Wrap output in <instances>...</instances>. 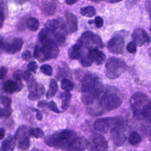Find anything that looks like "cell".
<instances>
[{
  "label": "cell",
  "mask_w": 151,
  "mask_h": 151,
  "mask_svg": "<svg viewBox=\"0 0 151 151\" xmlns=\"http://www.w3.org/2000/svg\"><path fill=\"white\" fill-rule=\"evenodd\" d=\"M103 91V85L99 77L91 73L86 74L82 80L81 101L85 104H90L97 99Z\"/></svg>",
  "instance_id": "6da1fadb"
},
{
  "label": "cell",
  "mask_w": 151,
  "mask_h": 151,
  "mask_svg": "<svg viewBox=\"0 0 151 151\" xmlns=\"http://www.w3.org/2000/svg\"><path fill=\"white\" fill-rule=\"evenodd\" d=\"M77 137V133L75 131L73 130H63L46 136L44 141L50 147L67 149Z\"/></svg>",
  "instance_id": "7a4b0ae2"
},
{
  "label": "cell",
  "mask_w": 151,
  "mask_h": 151,
  "mask_svg": "<svg viewBox=\"0 0 151 151\" xmlns=\"http://www.w3.org/2000/svg\"><path fill=\"white\" fill-rule=\"evenodd\" d=\"M59 53L58 44L52 40H48L41 44V45H35L34 56L40 62L54 59Z\"/></svg>",
  "instance_id": "3957f363"
},
{
  "label": "cell",
  "mask_w": 151,
  "mask_h": 151,
  "mask_svg": "<svg viewBox=\"0 0 151 151\" xmlns=\"http://www.w3.org/2000/svg\"><path fill=\"white\" fill-rule=\"evenodd\" d=\"M99 99V104L106 111H111L119 107L122 103L121 94L114 88L109 87L102 93Z\"/></svg>",
  "instance_id": "277c9868"
},
{
  "label": "cell",
  "mask_w": 151,
  "mask_h": 151,
  "mask_svg": "<svg viewBox=\"0 0 151 151\" xmlns=\"http://www.w3.org/2000/svg\"><path fill=\"white\" fill-rule=\"evenodd\" d=\"M149 101L148 96L144 93L138 92L133 94L130 99V103L133 113L136 117L143 119L144 111Z\"/></svg>",
  "instance_id": "5b68a950"
},
{
  "label": "cell",
  "mask_w": 151,
  "mask_h": 151,
  "mask_svg": "<svg viewBox=\"0 0 151 151\" xmlns=\"http://www.w3.org/2000/svg\"><path fill=\"white\" fill-rule=\"evenodd\" d=\"M105 68L106 76L110 79H116L125 71L126 64L120 58L110 57L106 61Z\"/></svg>",
  "instance_id": "8992f818"
},
{
  "label": "cell",
  "mask_w": 151,
  "mask_h": 151,
  "mask_svg": "<svg viewBox=\"0 0 151 151\" xmlns=\"http://www.w3.org/2000/svg\"><path fill=\"white\" fill-rule=\"evenodd\" d=\"M125 121L122 117H106L97 119L94 123V129L102 133H107L115 127H125Z\"/></svg>",
  "instance_id": "52a82bcc"
},
{
  "label": "cell",
  "mask_w": 151,
  "mask_h": 151,
  "mask_svg": "<svg viewBox=\"0 0 151 151\" xmlns=\"http://www.w3.org/2000/svg\"><path fill=\"white\" fill-rule=\"evenodd\" d=\"M88 151H108V144L106 138L101 134L93 133L87 139Z\"/></svg>",
  "instance_id": "ba28073f"
},
{
  "label": "cell",
  "mask_w": 151,
  "mask_h": 151,
  "mask_svg": "<svg viewBox=\"0 0 151 151\" xmlns=\"http://www.w3.org/2000/svg\"><path fill=\"white\" fill-rule=\"evenodd\" d=\"M28 129L25 126H20L15 134V140L18 143V147L22 150H27L30 145Z\"/></svg>",
  "instance_id": "9c48e42d"
},
{
  "label": "cell",
  "mask_w": 151,
  "mask_h": 151,
  "mask_svg": "<svg viewBox=\"0 0 151 151\" xmlns=\"http://www.w3.org/2000/svg\"><path fill=\"white\" fill-rule=\"evenodd\" d=\"M79 40L82 42L83 47L84 45L88 48H91V45H96L100 48L104 47L103 42L100 37L97 34H94L91 31H86L83 33Z\"/></svg>",
  "instance_id": "30bf717a"
},
{
  "label": "cell",
  "mask_w": 151,
  "mask_h": 151,
  "mask_svg": "<svg viewBox=\"0 0 151 151\" xmlns=\"http://www.w3.org/2000/svg\"><path fill=\"white\" fill-rule=\"evenodd\" d=\"M124 39L121 35H115L107 42V47L109 51L114 54H121L123 51Z\"/></svg>",
  "instance_id": "8fae6325"
},
{
  "label": "cell",
  "mask_w": 151,
  "mask_h": 151,
  "mask_svg": "<svg viewBox=\"0 0 151 151\" xmlns=\"http://www.w3.org/2000/svg\"><path fill=\"white\" fill-rule=\"evenodd\" d=\"M133 41L138 46L147 45L150 42V38L147 32L143 28L135 29L132 33Z\"/></svg>",
  "instance_id": "7c38bea8"
},
{
  "label": "cell",
  "mask_w": 151,
  "mask_h": 151,
  "mask_svg": "<svg viewBox=\"0 0 151 151\" xmlns=\"http://www.w3.org/2000/svg\"><path fill=\"white\" fill-rule=\"evenodd\" d=\"M124 127L123 126L115 127L110 130V137L113 143L117 146H120L126 141Z\"/></svg>",
  "instance_id": "4fadbf2b"
},
{
  "label": "cell",
  "mask_w": 151,
  "mask_h": 151,
  "mask_svg": "<svg viewBox=\"0 0 151 151\" xmlns=\"http://www.w3.org/2000/svg\"><path fill=\"white\" fill-rule=\"evenodd\" d=\"M29 91L28 98L31 100L39 99L44 93V87L42 85L38 84L34 81H31L28 86Z\"/></svg>",
  "instance_id": "5bb4252c"
},
{
  "label": "cell",
  "mask_w": 151,
  "mask_h": 151,
  "mask_svg": "<svg viewBox=\"0 0 151 151\" xmlns=\"http://www.w3.org/2000/svg\"><path fill=\"white\" fill-rule=\"evenodd\" d=\"M23 45V40L20 38H14L4 44V50L8 53L14 54L21 50Z\"/></svg>",
  "instance_id": "9a60e30c"
},
{
  "label": "cell",
  "mask_w": 151,
  "mask_h": 151,
  "mask_svg": "<svg viewBox=\"0 0 151 151\" xmlns=\"http://www.w3.org/2000/svg\"><path fill=\"white\" fill-rule=\"evenodd\" d=\"M87 55L92 63L94 62L97 65L102 64L106 59L104 53L96 47L88 48Z\"/></svg>",
  "instance_id": "2e32d148"
},
{
  "label": "cell",
  "mask_w": 151,
  "mask_h": 151,
  "mask_svg": "<svg viewBox=\"0 0 151 151\" xmlns=\"http://www.w3.org/2000/svg\"><path fill=\"white\" fill-rule=\"evenodd\" d=\"M87 147V139L77 137L67 147V151H84Z\"/></svg>",
  "instance_id": "e0dca14e"
},
{
  "label": "cell",
  "mask_w": 151,
  "mask_h": 151,
  "mask_svg": "<svg viewBox=\"0 0 151 151\" xmlns=\"http://www.w3.org/2000/svg\"><path fill=\"white\" fill-rule=\"evenodd\" d=\"M65 18L68 31L70 33L76 32L78 29V21L76 16L72 13L67 12L65 14Z\"/></svg>",
  "instance_id": "ac0fdd59"
},
{
  "label": "cell",
  "mask_w": 151,
  "mask_h": 151,
  "mask_svg": "<svg viewBox=\"0 0 151 151\" xmlns=\"http://www.w3.org/2000/svg\"><path fill=\"white\" fill-rule=\"evenodd\" d=\"M82 47L83 43L80 40H78L77 42L68 50V56L72 60H77L79 58L81 53Z\"/></svg>",
  "instance_id": "d6986e66"
},
{
  "label": "cell",
  "mask_w": 151,
  "mask_h": 151,
  "mask_svg": "<svg viewBox=\"0 0 151 151\" xmlns=\"http://www.w3.org/2000/svg\"><path fill=\"white\" fill-rule=\"evenodd\" d=\"M15 145V139L11 135L8 136L2 142L1 151H13Z\"/></svg>",
  "instance_id": "ffe728a7"
},
{
  "label": "cell",
  "mask_w": 151,
  "mask_h": 151,
  "mask_svg": "<svg viewBox=\"0 0 151 151\" xmlns=\"http://www.w3.org/2000/svg\"><path fill=\"white\" fill-rule=\"evenodd\" d=\"M60 98L62 101L61 108L64 110L67 109L70 104L71 99V94L68 91H65L62 93L60 94Z\"/></svg>",
  "instance_id": "44dd1931"
},
{
  "label": "cell",
  "mask_w": 151,
  "mask_h": 151,
  "mask_svg": "<svg viewBox=\"0 0 151 151\" xmlns=\"http://www.w3.org/2000/svg\"><path fill=\"white\" fill-rule=\"evenodd\" d=\"M80 12L83 16L91 18L96 14V11L94 6H87L86 7L81 8L80 10Z\"/></svg>",
  "instance_id": "7402d4cb"
},
{
  "label": "cell",
  "mask_w": 151,
  "mask_h": 151,
  "mask_svg": "<svg viewBox=\"0 0 151 151\" xmlns=\"http://www.w3.org/2000/svg\"><path fill=\"white\" fill-rule=\"evenodd\" d=\"M57 89H58V84L57 81L54 79H51L50 80L49 90L47 93V95H46L47 98L49 99L53 97L55 94V93L57 92Z\"/></svg>",
  "instance_id": "603a6c76"
},
{
  "label": "cell",
  "mask_w": 151,
  "mask_h": 151,
  "mask_svg": "<svg viewBox=\"0 0 151 151\" xmlns=\"http://www.w3.org/2000/svg\"><path fill=\"white\" fill-rule=\"evenodd\" d=\"M26 25L27 28L31 31H37L39 28L40 24L37 19L35 18H29L26 22Z\"/></svg>",
  "instance_id": "cb8c5ba5"
},
{
  "label": "cell",
  "mask_w": 151,
  "mask_h": 151,
  "mask_svg": "<svg viewBox=\"0 0 151 151\" xmlns=\"http://www.w3.org/2000/svg\"><path fill=\"white\" fill-rule=\"evenodd\" d=\"M4 90L8 93H12L18 91V86L17 83L12 80L7 81L4 86Z\"/></svg>",
  "instance_id": "d4e9b609"
},
{
  "label": "cell",
  "mask_w": 151,
  "mask_h": 151,
  "mask_svg": "<svg viewBox=\"0 0 151 151\" xmlns=\"http://www.w3.org/2000/svg\"><path fill=\"white\" fill-rule=\"evenodd\" d=\"M142 140L140 135L136 131H133L130 133L129 137V142L132 145H136L139 144Z\"/></svg>",
  "instance_id": "484cf974"
},
{
  "label": "cell",
  "mask_w": 151,
  "mask_h": 151,
  "mask_svg": "<svg viewBox=\"0 0 151 151\" xmlns=\"http://www.w3.org/2000/svg\"><path fill=\"white\" fill-rule=\"evenodd\" d=\"M56 10V5L52 2H48L47 4L44 5L42 8L43 12L47 15H53V14L55 12Z\"/></svg>",
  "instance_id": "4316f807"
},
{
  "label": "cell",
  "mask_w": 151,
  "mask_h": 151,
  "mask_svg": "<svg viewBox=\"0 0 151 151\" xmlns=\"http://www.w3.org/2000/svg\"><path fill=\"white\" fill-rule=\"evenodd\" d=\"M61 87L65 91H71L74 88V84L68 79L64 78L61 81Z\"/></svg>",
  "instance_id": "83f0119b"
},
{
  "label": "cell",
  "mask_w": 151,
  "mask_h": 151,
  "mask_svg": "<svg viewBox=\"0 0 151 151\" xmlns=\"http://www.w3.org/2000/svg\"><path fill=\"white\" fill-rule=\"evenodd\" d=\"M80 62L81 64L84 67H90L92 64V61L89 58L87 52V54H81L79 57Z\"/></svg>",
  "instance_id": "f1b7e54d"
},
{
  "label": "cell",
  "mask_w": 151,
  "mask_h": 151,
  "mask_svg": "<svg viewBox=\"0 0 151 151\" xmlns=\"http://www.w3.org/2000/svg\"><path fill=\"white\" fill-rule=\"evenodd\" d=\"M12 112V110L10 107L0 108V117H8Z\"/></svg>",
  "instance_id": "f546056e"
},
{
  "label": "cell",
  "mask_w": 151,
  "mask_h": 151,
  "mask_svg": "<svg viewBox=\"0 0 151 151\" xmlns=\"http://www.w3.org/2000/svg\"><path fill=\"white\" fill-rule=\"evenodd\" d=\"M143 119L151 122V101H149L143 113Z\"/></svg>",
  "instance_id": "4dcf8cb0"
},
{
  "label": "cell",
  "mask_w": 151,
  "mask_h": 151,
  "mask_svg": "<svg viewBox=\"0 0 151 151\" xmlns=\"http://www.w3.org/2000/svg\"><path fill=\"white\" fill-rule=\"evenodd\" d=\"M41 71L47 76H51L52 74V68L48 64H43L41 66Z\"/></svg>",
  "instance_id": "1f68e13d"
},
{
  "label": "cell",
  "mask_w": 151,
  "mask_h": 151,
  "mask_svg": "<svg viewBox=\"0 0 151 151\" xmlns=\"http://www.w3.org/2000/svg\"><path fill=\"white\" fill-rule=\"evenodd\" d=\"M30 134L36 138H39L44 136V132L41 129L37 127L31 129L30 130Z\"/></svg>",
  "instance_id": "d6a6232c"
},
{
  "label": "cell",
  "mask_w": 151,
  "mask_h": 151,
  "mask_svg": "<svg viewBox=\"0 0 151 151\" xmlns=\"http://www.w3.org/2000/svg\"><path fill=\"white\" fill-rule=\"evenodd\" d=\"M5 19L4 2L0 1V29L2 27Z\"/></svg>",
  "instance_id": "836d02e7"
},
{
  "label": "cell",
  "mask_w": 151,
  "mask_h": 151,
  "mask_svg": "<svg viewBox=\"0 0 151 151\" xmlns=\"http://www.w3.org/2000/svg\"><path fill=\"white\" fill-rule=\"evenodd\" d=\"M126 50L130 53H134L136 51V45L133 41L129 42L126 46Z\"/></svg>",
  "instance_id": "e575fe53"
},
{
  "label": "cell",
  "mask_w": 151,
  "mask_h": 151,
  "mask_svg": "<svg viewBox=\"0 0 151 151\" xmlns=\"http://www.w3.org/2000/svg\"><path fill=\"white\" fill-rule=\"evenodd\" d=\"M1 103L5 107H10L11 104V99L6 96H3L1 98Z\"/></svg>",
  "instance_id": "d590c367"
},
{
  "label": "cell",
  "mask_w": 151,
  "mask_h": 151,
  "mask_svg": "<svg viewBox=\"0 0 151 151\" xmlns=\"http://www.w3.org/2000/svg\"><path fill=\"white\" fill-rule=\"evenodd\" d=\"M48 107L51 110H52V111L55 112V113H61V111H60L58 108H57V106L55 104V103L53 101H51L50 103H48Z\"/></svg>",
  "instance_id": "8d00e7d4"
},
{
  "label": "cell",
  "mask_w": 151,
  "mask_h": 151,
  "mask_svg": "<svg viewBox=\"0 0 151 151\" xmlns=\"http://www.w3.org/2000/svg\"><path fill=\"white\" fill-rule=\"evenodd\" d=\"M94 22L95 24L96 27L98 28H101L103 25V19L100 16H97L95 18Z\"/></svg>",
  "instance_id": "74e56055"
},
{
  "label": "cell",
  "mask_w": 151,
  "mask_h": 151,
  "mask_svg": "<svg viewBox=\"0 0 151 151\" xmlns=\"http://www.w3.org/2000/svg\"><path fill=\"white\" fill-rule=\"evenodd\" d=\"M27 68L29 71H31L33 72H35L37 69L38 68V65L36 62L35 61H32L30 62L28 65H27Z\"/></svg>",
  "instance_id": "f35d334b"
},
{
  "label": "cell",
  "mask_w": 151,
  "mask_h": 151,
  "mask_svg": "<svg viewBox=\"0 0 151 151\" xmlns=\"http://www.w3.org/2000/svg\"><path fill=\"white\" fill-rule=\"evenodd\" d=\"M31 57V53L29 51H25L22 54V58L24 60H28Z\"/></svg>",
  "instance_id": "ab89813d"
},
{
  "label": "cell",
  "mask_w": 151,
  "mask_h": 151,
  "mask_svg": "<svg viewBox=\"0 0 151 151\" xmlns=\"http://www.w3.org/2000/svg\"><path fill=\"white\" fill-rule=\"evenodd\" d=\"M7 68L5 67H1L0 68V80L3 79L7 74Z\"/></svg>",
  "instance_id": "60d3db41"
},
{
  "label": "cell",
  "mask_w": 151,
  "mask_h": 151,
  "mask_svg": "<svg viewBox=\"0 0 151 151\" xmlns=\"http://www.w3.org/2000/svg\"><path fill=\"white\" fill-rule=\"evenodd\" d=\"M14 77L17 80H20L22 78V73L20 70H17L14 73Z\"/></svg>",
  "instance_id": "b9f144b4"
},
{
  "label": "cell",
  "mask_w": 151,
  "mask_h": 151,
  "mask_svg": "<svg viewBox=\"0 0 151 151\" xmlns=\"http://www.w3.org/2000/svg\"><path fill=\"white\" fill-rule=\"evenodd\" d=\"M30 77H31V74L27 71H25L22 73V78L25 81H28L29 80Z\"/></svg>",
  "instance_id": "7bdbcfd3"
},
{
  "label": "cell",
  "mask_w": 151,
  "mask_h": 151,
  "mask_svg": "<svg viewBox=\"0 0 151 151\" xmlns=\"http://www.w3.org/2000/svg\"><path fill=\"white\" fill-rule=\"evenodd\" d=\"M146 10L149 13V15L150 16V18L151 19V1H147L146 4Z\"/></svg>",
  "instance_id": "ee69618b"
},
{
  "label": "cell",
  "mask_w": 151,
  "mask_h": 151,
  "mask_svg": "<svg viewBox=\"0 0 151 151\" xmlns=\"http://www.w3.org/2000/svg\"><path fill=\"white\" fill-rule=\"evenodd\" d=\"M48 102L44 100L40 101L38 104V106L39 107H48Z\"/></svg>",
  "instance_id": "f6af8a7d"
},
{
  "label": "cell",
  "mask_w": 151,
  "mask_h": 151,
  "mask_svg": "<svg viewBox=\"0 0 151 151\" xmlns=\"http://www.w3.org/2000/svg\"><path fill=\"white\" fill-rule=\"evenodd\" d=\"M34 111H36V117H37V119L38 120H41V119H42V114H41V111L38 110V109H34Z\"/></svg>",
  "instance_id": "bcb514c9"
},
{
  "label": "cell",
  "mask_w": 151,
  "mask_h": 151,
  "mask_svg": "<svg viewBox=\"0 0 151 151\" xmlns=\"http://www.w3.org/2000/svg\"><path fill=\"white\" fill-rule=\"evenodd\" d=\"M5 136V130L3 128L0 129V140L3 139Z\"/></svg>",
  "instance_id": "7dc6e473"
},
{
  "label": "cell",
  "mask_w": 151,
  "mask_h": 151,
  "mask_svg": "<svg viewBox=\"0 0 151 151\" xmlns=\"http://www.w3.org/2000/svg\"><path fill=\"white\" fill-rule=\"evenodd\" d=\"M4 41L2 37H0V52L4 49Z\"/></svg>",
  "instance_id": "c3c4849f"
},
{
  "label": "cell",
  "mask_w": 151,
  "mask_h": 151,
  "mask_svg": "<svg viewBox=\"0 0 151 151\" xmlns=\"http://www.w3.org/2000/svg\"><path fill=\"white\" fill-rule=\"evenodd\" d=\"M77 2V1H73V0H67L65 1V2L68 5H72L73 4H75Z\"/></svg>",
  "instance_id": "681fc988"
},
{
  "label": "cell",
  "mask_w": 151,
  "mask_h": 151,
  "mask_svg": "<svg viewBox=\"0 0 151 151\" xmlns=\"http://www.w3.org/2000/svg\"><path fill=\"white\" fill-rule=\"evenodd\" d=\"M121 1H120V0H118V1H117V0H110V1H107V2H109V3H111V4H114V3H117V2H120Z\"/></svg>",
  "instance_id": "f907efd6"
},
{
  "label": "cell",
  "mask_w": 151,
  "mask_h": 151,
  "mask_svg": "<svg viewBox=\"0 0 151 151\" xmlns=\"http://www.w3.org/2000/svg\"><path fill=\"white\" fill-rule=\"evenodd\" d=\"M31 151H43L42 150L40 149H37V148H34L33 149H32Z\"/></svg>",
  "instance_id": "816d5d0a"
},
{
  "label": "cell",
  "mask_w": 151,
  "mask_h": 151,
  "mask_svg": "<svg viewBox=\"0 0 151 151\" xmlns=\"http://www.w3.org/2000/svg\"><path fill=\"white\" fill-rule=\"evenodd\" d=\"M91 2H95V3H99V2H100V1H91Z\"/></svg>",
  "instance_id": "f5cc1de1"
},
{
  "label": "cell",
  "mask_w": 151,
  "mask_h": 151,
  "mask_svg": "<svg viewBox=\"0 0 151 151\" xmlns=\"http://www.w3.org/2000/svg\"><path fill=\"white\" fill-rule=\"evenodd\" d=\"M93 22H94V21H92V20H90V21H88V23H89L90 24H92Z\"/></svg>",
  "instance_id": "db71d44e"
},
{
  "label": "cell",
  "mask_w": 151,
  "mask_h": 151,
  "mask_svg": "<svg viewBox=\"0 0 151 151\" xmlns=\"http://www.w3.org/2000/svg\"><path fill=\"white\" fill-rule=\"evenodd\" d=\"M0 151H1V150H0Z\"/></svg>",
  "instance_id": "11a10c76"
}]
</instances>
